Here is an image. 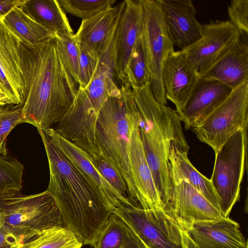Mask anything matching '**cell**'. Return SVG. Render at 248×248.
Masks as SVG:
<instances>
[{
  "instance_id": "cell-1",
  "label": "cell",
  "mask_w": 248,
  "mask_h": 248,
  "mask_svg": "<svg viewBox=\"0 0 248 248\" xmlns=\"http://www.w3.org/2000/svg\"><path fill=\"white\" fill-rule=\"evenodd\" d=\"M19 53L25 88L21 123L52 128L73 103L76 84L61 62L54 38L34 45L20 39Z\"/></svg>"
},
{
  "instance_id": "cell-2",
  "label": "cell",
  "mask_w": 248,
  "mask_h": 248,
  "mask_svg": "<svg viewBox=\"0 0 248 248\" xmlns=\"http://www.w3.org/2000/svg\"><path fill=\"white\" fill-rule=\"evenodd\" d=\"M46 151L50 178L46 190L54 199L62 222L81 241L92 246L111 212L92 183L38 128Z\"/></svg>"
},
{
  "instance_id": "cell-3",
  "label": "cell",
  "mask_w": 248,
  "mask_h": 248,
  "mask_svg": "<svg viewBox=\"0 0 248 248\" xmlns=\"http://www.w3.org/2000/svg\"><path fill=\"white\" fill-rule=\"evenodd\" d=\"M121 95L109 97L102 106L97 118L95 140L100 154L120 170L135 205L139 197L135 187L128 155V143L132 131L140 126V116L132 89L122 85Z\"/></svg>"
},
{
  "instance_id": "cell-4",
  "label": "cell",
  "mask_w": 248,
  "mask_h": 248,
  "mask_svg": "<svg viewBox=\"0 0 248 248\" xmlns=\"http://www.w3.org/2000/svg\"><path fill=\"white\" fill-rule=\"evenodd\" d=\"M141 120L139 126L144 154L161 200L172 190L169 156L171 143L189 148L176 110L155 99H148L138 107Z\"/></svg>"
},
{
  "instance_id": "cell-5",
  "label": "cell",
  "mask_w": 248,
  "mask_h": 248,
  "mask_svg": "<svg viewBox=\"0 0 248 248\" xmlns=\"http://www.w3.org/2000/svg\"><path fill=\"white\" fill-rule=\"evenodd\" d=\"M0 216L3 229L15 238L20 248L39 232L63 226L57 203L46 190L30 195L19 192L0 197Z\"/></svg>"
},
{
  "instance_id": "cell-6",
  "label": "cell",
  "mask_w": 248,
  "mask_h": 248,
  "mask_svg": "<svg viewBox=\"0 0 248 248\" xmlns=\"http://www.w3.org/2000/svg\"><path fill=\"white\" fill-rule=\"evenodd\" d=\"M247 130L237 131L215 154L210 180L219 198L220 212L225 218L229 217L240 198L246 162Z\"/></svg>"
},
{
  "instance_id": "cell-7",
  "label": "cell",
  "mask_w": 248,
  "mask_h": 248,
  "mask_svg": "<svg viewBox=\"0 0 248 248\" xmlns=\"http://www.w3.org/2000/svg\"><path fill=\"white\" fill-rule=\"evenodd\" d=\"M248 81L233 90L228 98L199 125L192 129L197 138L217 153L239 129H247Z\"/></svg>"
},
{
  "instance_id": "cell-8",
  "label": "cell",
  "mask_w": 248,
  "mask_h": 248,
  "mask_svg": "<svg viewBox=\"0 0 248 248\" xmlns=\"http://www.w3.org/2000/svg\"><path fill=\"white\" fill-rule=\"evenodd\" d=\"M143 9L142 36L151 72L150 88L155 99L166 105L162 78L167 58L174 51L158 0H141Z\"/></svg>"
},
{
  "instance_id": "cell-9",
  "label": "cell",
  "mask_w": 248,
  "mask_h": 248,
  "mask_svg": "<svg viewBox=\"0 0 248 248\" xmlns=\"http://www.w3.org/2000/svg\"><path fill=\"white\" fill-rule=\"evenodd\" d=\"M128 150L140 206L151 213L157 225L163 231L167 232L171 231L175 225L164 211L163 203L145 158L139 126L136 127L131 134Z\"/></svg>"
},
{
  "instance_id": "cell-10",
  "label": "cell",
  "mask_w": 248,
  "mask_h": 248,
  "mask_svg": "<svg viewBox=\"0 0 248 248\" xmlns=\"http://www.w3.org/2000/svg\"><path fill=\"white\" fill-rule=\"evenodd\" d=\"M241 34L229 20L211 21L202 25L196 42L181 50L200 76L233 46Z\"/></svg>"
},
{
  "instance_id": "cell-11",
  "label": "cell",
  "mask_w": 248,
  "mask_h": 248,
  "mask_svg": "<svg viewBox=\"0 0 248 248\" xmlns=\"http://www.w3.org/2000/svg\"><path fill=\"white\" fill-rule=\"evenodd\" d=\"M172 190L163 209L169 218L188 234L192 225L224 217L186 180L171 182ZM189 235V234H188Z\"/></svg>"
},
{
  "instance_id": "cell-12",
  "label": "cell",
  "mask_w": 248,
  "mask_h": 248,
  "mask_svg": "<svg viewBox=\"0 0 248 248\" xmlns=\"http://www.w3.org/2000/svg\"><path fill=\"white\" fill-rule=\"evenodd\" d=\"M142 27L141 0H125L121 2L112 46L114 74L122 83L132 50L142 34Z\"/></svg>"
},
{
  "instance_id": "cell-13",
  "label": "cell",
  "mask_w": 248,
  "mask_h": 248,
  "mask_svg": "<svg viewBox=\"0 0 248 248\" xmlns=\"http://www.w3.org/2000/svg\"><path fill=\"white\" fill-rule=\"evenodd\" d=\"M20 42L0 20V82L8 104H22L25 100Z\"/></svg>"
},
{
  "instance_id": "cell-14",
  "label": "cell",
  "mask_w": 248,
  "mask_h": 248,
  "mask_svg": "<svg viewBox=\"0 0 248 248\" xmlns=\"http://www.w3.org/2000/svg\"><path fill=\"white\" fill-rule=\"evenodd\" d=\"M232 91L218 81L199 76L183 108L177 111L185 129L200 124Z\"/></svg>"
},
{
  "instance_id": "cell-15",
  "label": "cell",
  "mask_w": 248,
  "mask_h": 248,
  "mask_svg": "<svg viewBox=\"0 0 248 248\" xmlns=\"http://www.w3.org/2000/svg\"><path fill=\"white\" fill-rule=\"evenodd\" d=\"M166 28L174 46L185 49L201 37L202 25L196 17L191 0H158Z\"/></svg>"
},
{
  "instance_id": "cell-16",
  "label": "cell",
  "mask_w": 248,
  "mask_h": 248,
  "mask_svg": "<svg viewBox=\"0 0 248 248\" xmlns=\"http://www.w3.org/2000/svg\"><path fill=\"white\" fill-rule=\"evenodd\" d=\"M43 129L57 147L92 183L105 200L111 213L116 208L128 206L124 200L92 164L89 154L56 133L52 128Z\"/></svg>"
},
{
  "instance_id": "cell-17",
  "label": "cell",
  "mask_w": 248,
  "mask_h": 248,
  "mask_svg": "<svg viewBox=\"0 0 248 248\" xmlns=\"http://www.w3.org/2000/svg\"><path fill=\"white\" fill-rule=\"evenodd\" d=\"M121 7V2L107 8L88 19L82 20L75 34L78 45L99 60L113 38Z\"/></svg>"
},
{
  "instance_id": "cell-18",
  "label": "cell",
  "mask_w": 248,
  "mask_h": 248,
  "mask_svg": "<svg viewBox=\"0 0 248 248\" xmlns=\"http://www.w3.org/2000/svg\"><path fill=\"white\" fill-rule=\"evenodd\" d=\"M199 75L181 50L174 51L165 61L162 78L165 95L180 111L185 105Z\"/></svg>"
},
{
  "instance_id": "cell-19",
  "label": "cell",
  "mask_w": 248,
  "mask_h": 248,
  "mask_svg": "<svg viewBox=\"0 0 248 248\" xmlns=\"http://www.w3.org/2000/svg\"><path fill=\"white\" fill-rule=\"evenodd\" d=\"M188 233L196 248H248L239 224L229 217L195 223Z\"/></svg>"
},
{
  "instance_id": "cell-20",
  "label": "cell",
  "mask_w": 248,
  "mask_h": 248,
  "mask_svg": "<svg viewBox=\"0 0 248 248\" xmlns=\"http://www.w3.org/2000/svg\"><path fill=\"white\" fill-rule=\"evenodd\" d=\"M248 34L239 40L224 55L200 77L214 79L232 90L248 81Z\"/></svg>"
},
{
  "instance_id": "cell-21",
  "label": "cell",
  "mask_w": 248,
  "mask_h": 248,
  "mask_svg": "<svg viewBox=\"0 0 248 248\" xmlns=\"http://www.w3.org/2000/svg\"><path fill=\"white\" fill-rule=\"evenodd\" d=\"M189 149L177 143H171L169 156L171 183L186 180L220 212L219 198L211 180L191 164L187 157Z\"/></svg>"
},
{
  "instance_id": "cell-22",
  "label": "cell",
  "mask_w": 248,
  "mask_h": 248,
  "mask_svg": "<svg viewBox=\"0 0 248 248\" xmlns=\"http://www.w3.org/2000/svg\"><path fill=\"white\" fill-rule=\"evenodd\" d=\"M112 213L133 231L147 248H183L173 242L157 225L149 211L140 206H122Z\"/></svg>"
},
{
  "instance_id": "cell-23",
  "label": "cell",
  "mask_w": 248,
  "mask_h": 248,
  "mask_svg": "<svg viewBox=\"0 0 248 248\" xmlns=\"http://www.w3.org/2000/svg\"><path fill=\"white\" fill-rule=\"evenodd\" d=\"M32 19L55 33H73L64 11L56 0H25L19 7Z\"/></svg>"
},
{
  "instance_id": "cell-24",
  "label": "cell",
  "mask_w": 248,
  "mask_h": 248,
  "mask_svg": "<svg viewBox=\"0 0 248 248\" xmlns=\"http://www.w3.org/2000/svg\"><path fill=\"white\" fill-rule=\"evenodd\" d=\"M114 66L108 51L99 60L95 73L88 86L84 88L92 105L100 110L109 97L121 95V90L113 80Z\"/></svg>"
},
{
  "instance_id": "cell-25",
  "label": "cell",
  "mask_w": 248,
  "mask_h": 248,
  "mask_svg": "<svg viewBox=\"0 0 248 248\" xmlns=\"http://www.w3.org/2000/svg\"><path fill=\"white\" fill-rule=\"evenodd\" d=\"M91 246L93 248H147L128 225L113 213Z\"/></svg>"
},
{
  "instance_id": "cell-26",
  "label": "cell",
  "mask_w": 248,
  "mask_h": 248,
  "mask_svg": "<svg viewBox=\"0 0 248 248\" xmlns=\"http://www.w3.org/2000/svg\"><path fill=\"white\" fill-rule=\"evenodd\" d=\"M0 20L21 40L29 44L53 38L56 34L32 19L19 7L12 9Z\"/></svg>"
},
{
  "instance_id": "cell-27",
  "label": "cell",
  "mask_w": 248,
  "mask_h": 248,
  "mask_svg": "<svg viewBox=\"0 0 248 248\" xmlns=\"http://www.w3.org/2000/svg\"><path fill=\"white\" fill-rule=\"evenodd\" d=\"M151 72L142 34L132 50L124 74L122 85L131 89L150 85Z\"/></svg>"
},
{
  "instance_id": "cell-28",
  "label": "cell",
  "mask_w": 248,
  "mask_h": 248,
  "mask_svg": "<svg viewBox=\"0 0 248 248\" xmlns=\"http://www.w3.org/2000/svg\"><path fill=\"white\" fill-rule=\"evenodd\" d=\"M79 238L65 226L43 231L23 243L20 248H81Z\"/></svg>"
},
{
  "instance_id": "cell-29",
  "label": "cell",
  "mask_w": 248,
  "mask_h": 248,
  "mask_svg": "<svg viewBox=\"0 0 248 248\" xmlns=\"http://www.w3.org/2000/svg\"><path fill=\"white\" fill-rule=\"evenodd\" d=\"M54 39L62 64L76 84H79V48L75 34L56 33Z\"/></svg>"
},
{
  "instance_id": "cell-30",
  "label": "cell",
  "mask_w": 248,
  "mask_h": 248,
  "mask_svg": "<svg viewBox=\"0 0 248 248\" xmlns=\"http://www.w3.org/2000/svg\"><path fill=\"white\" fill-rule=\"evenodd\" d=\"M23 171L24 166L16 158L0 155V197L20 191Z\"/></svg>"
},
{
  "instance_id": "cell-31",
  "label": "cell",
  "mask_w": 248,
  "mask_h": 248,
  "mask_svg": "<svg viewBox=\"0 0 248 248\" xmlns=\"http://www.w3.org/2000/svg\"><path fill=\"white\" fill-rule=\"evenodd\" d=\"M90 155L92 164L126 202L128 206H136L132 201L126 182L118 168L100 154Z\"/></svg>"
},
{
  "instance_id": "cell-32",
  "label": "cell",
  "mask_w": 248,
  "mask_h": 248,
  "mask_svg": "<svg viewBox=\"0 0 248 248\" xmlns=\"http://www.w3.org/2000/svg\"><path fill=\"white\" fill-rule=\"evenodd\" d=\"M115 0H60L62 9L75 16L84 20L100 11L113 6Z\"/></svg>"
},
{
  "instance_id": "cell-33",
  "label": "cell",
  "mask_w": 248,
  "mask_h": 248,
  "mask_svg": "<svg viewBox=\"0 0 248 248\" xmlns=\"http://www.w3.org/2000/svg\"><path fill=\"white\" fill-rule=\"evenodd\" d=\"M23 103L0 105V155H7L6 138L10 132L21 123Z\"/></svg>"
},
{
  "instance_id": "cell-34",
  "label": "cell",
  "mask_w": 248,
  "mask_h": 248,
  "mask_svg": "<svg viewBox=\"0 0 248 248\" xmlns=\"http://www.w3.org/2000/svg\"><path fill=\"white\" fill-rule=\"evenodd\" d=\"M78 46L79 48V87L85 88L93 78L99 60L90 55L83 47Z\"/></svg>"
},
{
  "instance_id": "cell-35",
  "label": "cell",
  "mask_w": 248,
  "mask_h": 248,
  "mask_svg": "<svg viewBox=\"0 0 248 248\" xmlns=\"http://www.w3.org/2000/svg\"><path fill=\"white\" fill-rule=\"evenodd\" d=\"M228 13L229 21L241 33L248 34V0H232Z\"/></svg>"
},
{
  "instance_id": "cell-36",
  "label": "cell",
  "mask_w": 248,
  "mask_h": 248,
  "mask_svg": "<svg viewBox=\"0 0 248 248\" xmlns=\"http://www.w3.org/2000/svg\"><path fill=\"white\" fill-rule=\"evenodd\" d=\"M20 248L16 239L3 228L0 216V248Z\"/></svg>"
},
{
  "instance_id": "cell-37",
  "label": "cell",
  "mask_w": 248,
  "mask_h": 248,
  "mask_svg": "<svg viewBox=\"0 0 248 248\" xmlns=\"http://www.w3.org/2000/svg\"><path fill=\"white\" fill-rule=\"evenodd\" d=\"M25 0H0V20L15 7H19Z\"/></svg>"
},
{
  "instance_id": "cell-38",
  "label": "cell",
  "mask_w": 248,
  "mask_h": 248,
  "mask_svg": "<svg viewBox=\"0 0 248 248\" xmlns=\"http://www.w3.org/2000/svg\"><path fill=\"white\" fill-rule=\"evenodd\" d=\"M7 104V100L3 93L0 90V105Z\"/></svg>"
},
{
  "instance_id": "cell-39",
  "label": "cell",
  "mask_w": 248,
  "mask_h": 248,
  "mask_svg": "<svg viewBox=\"0 0 248 248\" xmlns=\"http://www.w3.org/2000/svg\"></svg>"
}]
</instances>
